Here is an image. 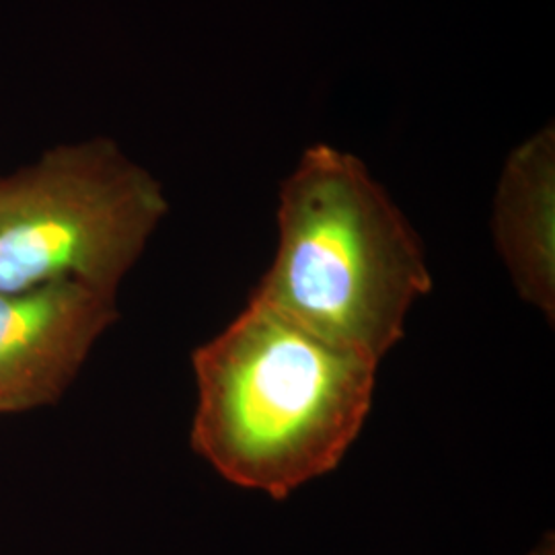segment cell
<instances>
[{
	"label": "cell",
	"mask_w": 555,
	"mask_h": 555,
	"mask_svg": "<svg viewBox=\"0 0 555 555\" xmlns=\"http://www.w3.org/2000/svg\"><path fill=\"white\" fill-rule=\"evenodd\" d=\"M498 254L516 293L555 315V137L543 128L506 160L494 199Z\"/></svg>",
	"instance_id": "obj_5"
},
{
	"label": "cell",
	"mask_w": 555,
	"mask_h": 555,
	"mask_svg": "<svg viewBox=\"0 0 555 555\" xmlns=\"http://www.w3.org/2000/svg\"><path fill=\"white\" fill-rule=\"evenodd\" d=\"M169 202L112 139L62 142L0 176V291L77 282L118 297Z\"/></svg>",
	"instance_id": "obj_3"
},
{
	"label": "cell",
	"mask_w": 555,
	"mask_h": 555,
	"mask_svg": "<svg viewBox=\"0 0 555 555\" xmlns=\"http://www.w3.org/2000/svg\"><path fill=\"white\" fill-rule=\"evenodd\" d=\"M192 369L196 455L229 483L284 500L352 449L378 364L249 298Z\"/></svg>",
	"instance_id": "obj_1"
},
{
	"label": "cell",
	"mask_w": 555,
	"mask_h": 555,
	"mask_svg": "<svg viewBox=\"0 0 555 555\" xmlns=\"http://www.w3.org/2000/svg\"><path fill=\"white\" fill-rule=\"evenodd\" d=\"M430 288L422 241L366 165L307 149L282 183L276 256L251 298L380 364Z\"/></svg>",
	"instance_id": "obj_2"
},
{
	"label": "cell",
	"mask_w": 555,
	"mask_h": 555,
	"mask_svg": "<svg viewBox=\"0 0 555 555\" xmlns=\"http://www.w3.org/2000/svg\"><path fill=\"white\" fill-rule=\"evenodd\" d=\"M531 555H554V541L550 537V543H541Z\"/></svg>",
	"instance_id": "obj_6"
},
{
	"label": "cell",
	"mask_w": 555,
	"mask_h": 555,
	"mask_svg": "<svg viewBox=\"0 0 555 555\" xmlns=\"http://www.w3.org/2000/svg\"><path fill=\"white\" fill-rule=\"evenodd\" d=\"M116 300L77 282L0 291V416L60 401L116 323Z\"/></svg>",
	"instance_id": "obj_4"
}]
</instances>
